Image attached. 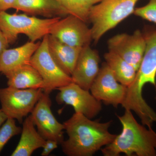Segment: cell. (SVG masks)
<instances>
[{"label": "cell", "instance_id": "1", "mask_svg": "<svg viewBox=\"0 0 156 156\" xmlns=\"http://www.w3.org/2000/svg\"><path fill=\"white\" fill-rule=\"evenodd\" d=\"M112 121L101 123L75 113L63 123L68 138L61 145L68 156H91L114 140L116 134L108 131Z\"/></svg>", "mask_w": 156, "mask_h": 156}, {"label": "cell", "instance_id": "17", "mask_svg": "<svg viewBox=\"0 0 156 156\" xmlns=\"http://www.w3.org/2000/svg\"><path fill=\"white\" fill-rule=\"evenodd\" d=\"M35 126L30 116L27 117L23 123L19 142L11 156H30L36 150L43 148L46 140Z\"/></svg>", "mask_w": 156, "mask_h": 156}, {"label": "cell", "instance_id": "21", "mask_svg": "<svg viewBox=\"0 0 156 156\" xmlns=\"http://www.w3.org/2000/svg\"><path fill=\"white\" fill-rule=\"evenodd\" d=\"M22 128L17 126L14 119L8 118L0 128V153L8 141L21 133Z\"/></svg>", "mask_w": 156, "mask_h": 156}, {"label": "cell", "instance_id": "12", "mask_svg": "<svg viewBox=\"0 0 156 156\" xmlns=\"http://www.w3.org/2000/svg\"><path fill=\"white\" fill-rule=\"evenodd\" d=\"M127 89V87L117 80L105 62L102 63L89 91L97 100L106 105L117 107L122 104Z\"/></svg>", "mask_w": 156, "mask_h": 156}, {"label": "cell", "instance_id": "13", "mask_svg": "<svg viewBox=\"0 0 156 156\" xmlns=\"http://www.w3.org/2000/svg\"><path fill=\"white\" fill-rule=\"evenodd\" d=\"M99 62L100 57L96 50L90 45L82 48L71 76L73 82L89 91L99 73Z\"/></svg>", "mask_w": 156, "mask_h": 156}, {"label": "cell", "instance_id": "22", "mask_svg": "<svg viewBox=\"0 0 156 156\" xmlns=\"http://www.w3.org/2000/svg\"><path fill=\"white\" fill-rule=\"evenodd\" d=\"M133 14L156 24V0H149L145 5L135 8Z\"/></svg>", "mask_w": 156, "mask_h": 156}, {"label": "cell", "instance_id": "6", "mask_svg": "<svg viewBox=\"0 0 156 156\" xmlns=\"http://www.w3.org/2000/svg\"><path fill=\"white\" fill-rule=\"evenodd\" d=\"M48 35L43 37L40 46L31 58L30 64L41 76L44 92L50 94L53 90L66 86L73 81L71 76L60 68L50 55Z\"/></svg>", "mask_w": 156, "mask_h": 156}, {"label": "cell", "instance_id": "18", "mask_svg": "<svg viewBox=\"0 0 156 156\" xmlns=\"http://www.w3.org/2000/svg\"><path fill=\"white\" fill-rule=\"evenodd\" d=\"M5 76L8 80V87L18 89H43L41 76L30 64L23 66Z\"/></svg>", "mask_w": 156, "mask_h": 156}, {"label": "cell", "instance_id": "26", "mask_svg": "<svg viewBox=\"0 0 156 156\" xmlns=\"http://www.w3.org/2000/svg\"><path fill=\"white\" fill-rule=\"evenodd\" d=\"M8 119V117L3 112L2 109H0V127L5 123Z\"/></svg>", "mask_w": 156, "mask_h": 156}, {"label": "cell", "instance_id": "11", "mask_svg": "<svg viewBox=\"0 0 156 156\" xmlns=\"http://www.w3.org/2000/svg\"><path fill=\"white\" fill-rule=\"evenodd\" d=\"M49 34L72 47L83 48L90 45L92 30L87 23L72 15H68L53 25Z\"/></svg>", "mask_w": 156, "mask_h": 156}, {"label": "cell", "instance_id": "24", "mask_svg": "<svg viewBox=\"0 0 156 156\" xmlns=\"http://www.w3.org/2000/svg\"><path fill=\"white\" fill-rule=\"evenodd\" d=\"M17 0H0V12L14 9Z\"/></svg>", "mask_w": 156, "mask_h": 156}, {"label": "cell", "instance_id": "15", "mask_svg": "<svg viewBox=\"0 0 156 156\" xmlns=\"http://www.w3.org/2000/svg\"><path fill=\"white\" fill-rule=\"evenodd\" d=\"M49 52L57 65L66 73L71 76L82 48L72 47L48 35Z\"/></svg>", "mask_w": 156, "mask_h": 156}, {"label": "cell", "instance_id": "8", "mask_svg": "<svg viewBox=\"0 0 156 156\" xmlns=\"http://www.w3.org/2000/svg\"><path fill=\"white\" fill-rule=\"evenodd\" d=\"M56 97L58 104L70 105L76 113L81 114L89 119L95 118L102 109L101 101L97 100L89 90L83 89L73 82L57 89Z\"/></svg>", "mask_w": 156, "mask_h": 156}, {"label": "cell", "instance_id": "7", "mask_svg": "<svg viewBox=\"0 0 156 156\" xmlns=\"http://www.w3.org/2000/svg\"><path fill=\"white\" fill-rule=\"evenodd\" d=\"M44 93L40 89H18L8 87L0 89L2 110L8 118L20 124L23 118L31 113Z\"/></svg>", "mask_w": 156, "mask_h": 156}, {"label": "cell", "instance_id": "25", "mask_svg": "<svg viewBox=\"0 0 156 156\" xmlns=\"http://www.w3.org/2000/svg\"><path fill=\"white\" fill-rule=\"evenodd\" d=\"M9 43L3 32L0 29V56L3 52L8 49Z\"/></svg>", "mask_w": 156, "mask_h": 156}, {"label": "cell", "instance_id": "19", "mask_svg": "<svg viewBox=\"0 0 156 156\" xmlns=\"http://www.w3.org/2000/svg\"><path fill=\"white\" fill-rule=\"evenodd\" d=\"M104 57L119 83L127 87L133 83L137 71L132 65L119 55L110 51L105 53Z\"/></svg>", "mask_w": 156, "mask_h": 156}, {"label": "cell", "instance_id": "20", "mask_svg": "<svg viewBox=\"0 0 156 156\" xmlns=\"http://www.w3.org/2000/svg\"><path fill=\"white\" fill-rule=\"evenodd\" d=\"M67 11L84 22H89V11L102 0H56Z\"/></svg>", "mask_w": 156, "mask_h": 156}, {"label": "cell", "instance_id": "5", "mask_svg": "<svg viewBox=\"0 0 156 156\" xmlns=\"http://www.w3.org/2000/svg\"><path fill=\"white\" fill-rule=\"evenodd\" d=\"M61 17L40 19L25 14H10L6 11L0 12V29L9 44L17 41L18 35L23 34L31 41L36 42L50 34L53 25Z\"/></svg>", "mask_w": 156, "mask_h": 156}, {"label": "cell", "instance_id": "2", "mask_svg": "<svg viewBox=\"0 0 156 156\" xmlns=\"http://www.w3.org/2000/svg\"><path fill=\"white\" fill-rule=\"evenodd\" d=\"M144 33L146 42L145 52L134 82L127 87L122 105L125 109L135 112L143 125L151 128L156 122V113L144 99L142 90L148 83L153 85L156 90V30H147Z\"/></svg>", "mask_w": 156, "mask_h": 156}, {"label": "cell", "instance_id": "10", "mask_svg": "<svg viewBox=\"0 0 156 156\" xmlns=\"http://www.w3.org/2000/svg\"><path fill=\"white\" fill-rule=\"evenodd\" d=\"M51 105L50 94L44 92L30 116L44 139L53 140L61 144L64 140V126L54 117Z\"/></svg>", "mask_w": 156, "mask_h": 156}, {"label": "cell", "instance_id": "4", "mask_svg": "<svg viewBox=\"0 0 156 156\" xmlns=\"http://www.w3.org/2000/svg\"><path fill=\"white\" fill-rule=\"evenodd\" d=\"M139 1L102 0L93 6L89 14L92 40L97 43L103 35L133 14Z\"/></svg>", "mask_w": 156, "mask_h": 156}, {"label": "cell", "instance_id": "23", "mask_svg": "<svg viewBox=\"0 0 156 156\" xmlns=\"http://www.w3.org/2000/svg\"><path fill=\"white\" fill-rule=\"evenodd\" d=\"M58 144L53 140L48 139L46 140L43 146V151L41 154L42 156H48L54 150L58 147Z\"/></svg>", "mask_w": 156, "mask_h": 156}, {"label": "cell", "instance_id": "3", "mask_svg": "<svg viewBox=\"0 0 156 156\" xmlns=\"http://www.w3.org/2000/svg\"><path fill=\"white\" fill-rule=\"evenodd\" d=\"M122 126V132L108 145L101 149L104 156H156V133L147 129L134 118L131 110L126 109L122 116L117 115Z\"/></svg>", "mask_w": 156, "mask_h": 156}, {"label": "cell", "instance_id": "14", "mask_svg": "<svg viewBox=\"0 0 156 156\" xmlns=\"http://www.w3.org/2000/svg\"><path fill=\"white\" fill-rule=\"evenodd\" d=\"M41 42H28L12 49H7L0 56V74L5 76L25 65L30 64L32 56Z\"/></svg>", "mask_w": 156, "mask_h": 156}, {"label": "cell", "instance_id": "16", "mask_svg": "<svg viewBox=\"0 0 156 156\" xmlns=\"http://www.w3.org/2000/svg\"><path fill=\"white\" fill-rule=\"evenodd\" d=\"M14 9L32 16H41L47 18L69 15L56 0H17Z\"/></svg>", "mask_w": 156, "mask_h": 156}, {"label": "cell", "instance_id": "9", "mask_svg": "<svg viewBox=\"0 0 156 156\" xmlns=\"http://www.w3.org/2000/svg\"><path fill=\"white\" fill-rule=\"evenodd\" d=\"M144 33L136 30L132 34L116 35L108 41V51L115 53L138 70L145 52Z\"/></svg>", "mask_w": 156, "mask_h": 156}]
</instances>
